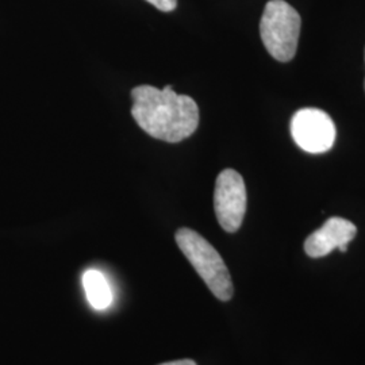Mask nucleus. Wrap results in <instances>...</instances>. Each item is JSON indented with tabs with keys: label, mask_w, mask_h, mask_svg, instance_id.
Listing matches in <instances>:
<instances>
[{
	"label": "nucleus",
	"mask_w": 365,
	"mask_h": 365,
	"mask_svg": "<svg viewBox=\"0 0 365 365\" xmlns=\"http://www.w3.org/2000/svg\"><path fill=\"white\" fill-rule=\"evenodd\" d=\"M131 115L150 137L176 144L192 135L199 125V108L191 96L179 95L172 86L158 90L138 86L131 91Z\"/></svg>",
	"instance_id": "1"
},
{
	"label": "nucleus",
	"mask_w": 365,
	"mask_h": 365,
	"mask_svg": "<svg viewBox=\"0 0 365 365\" xmlns=\"http://www.w3.org/2000/svg\"><path fill=\"white\" fill-rule=\"evenodd\" d=\"M302 19L298 11L284 0H271L265 4L260 21L262 43L274 60L291 61L299 42Z\"/></svg>",
	"instance_id": "3"
},
{
	"label": "nucleus",
	"mask_w": 365,
	"mask_h": 365,
	"mask_svg": "<svg viewBox=\"0 0 365 365\" xmlns=\"http://www.w3.org/2000/svg\"><path fill=\"white\" fill-rule=\"evenodd\" d=\"M83 287L87 299L98 312L108 309L113 303V291L105 276L99 271L90 269L83 274Z\"/></svg>",
	"instance_id": "7"
},
{
	"label": "nucleus",
	"mask_w": 365,
	"mask_h": 365,
	"mask_svg": "<svg viewBox=\"0 0 365 365\" xmlns=\"http://www.w3.org/2000/svg\"><path fill=\"white\" fill-rule=\"evenodd\" d=\"M160 365H196V363L194 360L184 359V360H176V361H170V363H164V364Z\"/></svg>",
	"instance_id": "9"
},
{
	"label": "nucleus",
	"mask_w": 365,
	"mask_h": 365,
	"mask_svg": "<svg viewBox=\"0 0 365 365\" xmlns=\"http://www.w3.org/2000/svg\"><path fill=\"white\" fill-rule=\"evenodd\" d=\"M356 233L357 229L352 222L333 217L327 220L321 229L307 237L304 250L313 259L325 257L336 249L339 252H346L348 244L356 237Z\"/></svg>",
	"instance_id": "6"
},
{
	"label": "nucleus",
	"mask_w": 365,
	"mask_h": 365,
	"mask_svg": "<svg viewBox=\"0 0 365 365\" xmlns=\"http://www.w3.org/2000/svg\"><path fill=\"white\" fill-rule=\"evenodd\" d=\"M214 210L222 229L235 233L247 212V187L235 170H222L215 182Z\"/></svg>",
	"instance_id": "4"
},
{
	"label": "nucleus",
	"mask_w": 365,
	"mask_h": 365,
	"mask_svg": "<svg viewBox=\"0 0 365 365\" xmlns=\"http://www.w3.org/2000/svg\"><path fill=\"white\" fill-rule=\"evenodd\" d=\"M175 238L182 255L195 268L210 291L220 300L230 299L235 294L232 276L217 249L206 238L187 227L179 229Z\"/></svg>",
	"instance_id": "2"
},
{
	"label": "nucleus",
	"mask_w": 365,
	"mask_h": 365,
	"mask_svg": "<svg viewBox=\"0 0 365 365\" xmlns=\"http://www.w3.org/2000/svg\"><path fill=\"white\" fill-rule=\"evenodd\" d=\"M294 141L307 153L319 155L331 149L336 141V125L319 108H302L291 119Z\"/></svg>",
	"instance_id": "5"
},
{
	"label": "nucleus",
	"mask_w": 365,
	"mask_h": 365,
	"mask_svg": "<svg viewBox=\"0 0 365 365\" xmlns=\"http://www.w3.org/2000/svg\"><path fill=\"white\" fill-rule=\"evenodd\" d=\"M146 1L150 3L152 6H155L157 10L164 11V13L173 11L178 6V0H146Z\"/></svg>",
	"instance_id": "8"
},
{
	"label": "nucleus",
	"mask_w": 365,
	"mask_h": 365,
	"mask_svg": "<svg viewBox=\"0 0 365 365\" xmlns=\"http://www.w3.org/2000/svg\"><path fill=\"white\" fill-rule=\"evenodd\" d=\"M364 57H365V53H364ZM364 88H365V81H364Z\"/></svg>",
	"instance_id": "10"
}]
</instances>
